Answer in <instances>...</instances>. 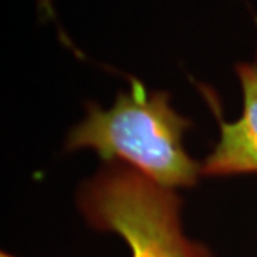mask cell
Segmentation results:
<instances>
[{
  "label": "cell",
  "instance_id": "1",
  "mask_svg": "<svg viewBox=\"0 0 257 257\" xmlns=\"http://www.w3.org/2000/svg\"><path fill=\"white\" fill-rule=\"evenodd\" d=\"M190 126L192 121L172 107L169 93L149 92L133 82L106 110L87 104L84 119L70 130L64 149H90L106 163H124L175 190L194 186L202 176V165L183 146Z\"/></svg>",
  "mask_w": 257,
  "mask_h": 257
},
{
  "label": "cell",
  "instance_id": "2",
  "mask_svg": "<svg viewBox=\"0 0 257 257\" xmlns=\"http://www.w3.org/2000/svg\"><path fill=\"white\" fill-rule=\"evenodd\" d=\"M77 204L89 226L116 233L132 257H213L207 246L184 234L175 190L124 163H106L83 184Z\"/></svg>",
  "mask_w": 257,
  "mask_h": 257
},
{
  "label": "cell",
  "instance_id": "3",
  "mask_svg": "<svg viewBox=\"0 0 257 257\" xmlns=\"http://www.w3.org/2000/svg\"><path fill=\"white\" fill-rule=\"evenodd\" d=\"M243 111L231 123L221 121L220 138L202 163V175L236 176L257 173V63L236 66Z\"/></svg>",
  "mask_w": 257,
  "mask_h": 257
},
{
  "label": "cell",
  "instance_id": "4",
  "mask_svg": "<svg viewBox=\"0 0 257 257\" xmlns=\"http://www.w3.org/2000/svg\"><path fill=\"white\" fill-rule=\"evenodd\" d=\"M0 257H18V256H13V254H10V253H8V251H2Z\"/></svg>",
  "mask_w": 257,
  "mask_h": 257
}]
</instances>
